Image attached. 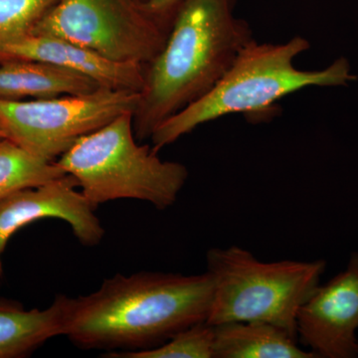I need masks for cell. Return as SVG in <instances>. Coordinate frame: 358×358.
Wrapping results in <instances>:
<instances>
[{
  "mask_svg": "<svg viewBox=\"0 0 358 358\" xmlns=\"http://www.w3.org/2000/svg\"><path fill=\"white\" fill-rule=\"evenodd\" d=\"M237 0H183L166 45L150 63L134 113L136 141L150 138L162 122L203 96L222 79L254 39L235 15Z\"/></svg>",
  "mask_w": 358,
  "mask_h": 358,
  "instance_id": "2",
  "label": "cell"
},
{
  "mask_svg": "<svg viewBox=\"0 0 358 358\" xmlns=\"http://www.w3.org/2000/svg\"><path fill=\"white\" fill-rule=\"evenodd\" d=\"M66 174L57 162L37 157L9 138L0 140V200Z\"/></svg>",
  "mask_w": 358,
  "mask_h": 358,
  "instance_id": "14",
  "label": "cell"
},
{
  "mask_svg": "<svg viewBox=\"0 0 358 358\" xmlns=\"http://www.w3.org/2000/svg\"><path fill=\"white\" fill-rule=\"evenodd\" d=\"M206 272L213 281L207 324L264 322L296 334V315L320 285L326 261L261 262L238 246L212 248Z\"/></svg>",
  "mask_w": 358,
  "mask_h": 358,
  "instance_id": "5",
  "label": "cell"
},
{
  "mask_svg": "<svg viewBox=\"0 0 358 358\" xmlns=\"http://www.w3.org/2000/svg\"><path fill=\"white\" fill-rule=\"evenodd\" d=\"M215 331L206 322L179 331L164 345L138 352L106 353L109 358H214Z\"/></svg>",
  "mask_w": 358,
  "mask_h": 358,
  "instance_id": "15",
  "label": "cell"
},
{
  "mask_svg": "<svg viewBox=\"0 0 358 358\" xmlns=\"http://www.w3.org/2000/svg\"><path fill=\"white\" fill-rule=\"evenodd\" d=\"M10 60L61 66L87 75L106 88L140 93L147 71L145 66L113 62L64 39L32 32L0 40V63Z\"/></svg>",
  "mask_w": 358,
  "mask_h": 358,
  "instance_id": "10",
  "label": "cell"
},
{
  "mask_svg": "<svg viewBox=\"0 0 358 358\" xmlns=\"http://www.w3.org/2000/svg\"><path fill=\"white\" fill-rule=\"evenodd\" d=\"M357 352H358V350H357Z\"/></svg>",
  "mask_w": 358,
  "mask_h": 358,
  "instance_id": "20",
  "label": "cell"
},
{
  "mask_svg": "<svg viewBox=\"0 0 358 358\" xmlns=\"http://www.w3.org/2000/svg\"><path fill=\"white\" fill-rule=\"evenodd\" d=\"M69 296L59 294L45 310H25L15 301L0 299V358L31 355L49 339L64 336Z\"/></svg>",
  "mask_w": 358,
  "mask_h": 358,
  "instance_id": "11",
  "label": "cell"
},
{
  "mask_svg": "<svg viewBox=\"0 0 358 358\" xmlns=\"http://www.w3.org/2000/svg\"><path fill=\"white\" fill-rule=\"evenodd\" d=\"M58 0H0V40L32 31Z\"/></svg>",
  "mask_w": 358,
  "mask_h": 358,
  "instance_id": "16",
  "label": "cell"
},
{
  "mask_svg": "<svg viewBox=\"0 0 358 358\" xmlns=\"http://www.w3.org/2000/svg\"><path fill=\"white\" fill-rule=\"evenodd\" d=\"M358 253L345 272L317 286L296 315L301 345L317 357H358Z\"/></svg>",
  "mask_w": 358,
  "mask_h": 358,
  "instance_id": "8",
  "label": "cell"
},
{
  "mask_svg": "<svg viewBox=\"0 0 358 358\" xmlns=\"http://www.w3.org/2000/svg\"><path fill=\"white\" fill-rule=\"evenodd\" d=\"M78 181L69 174L36 187L26 188L0 200V279L1 256L9 239L21 228L41 219L66 221L80 243L95 246L102 241L105 230Z\"/></svg>",
  "mask_w": 358,
  "mask_h": 358,
  "instance_id": "9",
  "label": "cell"
},
{
  "mask_svg": "<svg viewBox=\"0 0 358 358\" xmlns=\"http://www.w3.org/2000/svg\"><path fill=\"white\" fill-rule=\"evenodd\" d=\"M2 138H4V134L3 131H2L1 128H0V140H2Z\"/></svg>",
  "mask_w": 358,
  "mask_h": 358,
  "instance_id": "18",
  "label": "cell"
},
{
  "mask_svg": "<svg viewBox=\"0 0 358 358\" xmlns=\"http://www.w3.org/2000/svg\"><path fill=\"white\" fill-rule=\"evenodd\" d=\"M183 0H148L143 2L145 9L160 20L173 22L174 16Z\"/></svg>",
  "mask_w": 358,
  "mask_h": 358,
  "instance_id": "17",
  "label": "cell"
},
{
  "mask_svg": "<svg viewBox=\"0 0 358 358\" xmlns=\"http://www.w3.org/2000/svg\"><path fill=\"white\" fill-rule=\"evenodd\" d=\"M214 331V358H317L301 350L298 338L268 322H226Z\"/></svg>",
  "mask_w": 358,
  "mask_h": 358,
  "instance_id": "13",
  "label": "cell"
},
{
  "mask_svg": "<svg viewBox=\"0 0 358 358\" xmlns=\"http://www.w3.org/2000/svg\"><path fill=\"white\" fill-rule=\"evenodd\" d=\"M141 1L145 2V1H148V0H141Z\"/></svg>",
  "mask_w": 358,
  "mask_h": 358,
  "instance_id": "19",
  "label": "cell"
},
{
  "mask_svg": "<svg viewBox=\"0 0 358 358\" xmlns=\"http://www.w3.org/2000/svg\"><path fill=\"white\" fill-rule=\"evenodd\" d=\"M140 92L101 87L85 95L38 100H0L4 138L27 152L56 162L80 138L124 113L136 112Z\"/></svg>",
  "mask_w": 358,
  "mask_h": 358,
  "instance_id": "7",
  "label": "cell"
},
{
  "mask_svg": "<svg viewBox=\"0 0 358 358\" xmlns=\"http://www.w3.org/2000/svg\"><path fill=\"white\" fill-rule=\"evenodd\" d=\"M212 300L208 272L117 274L94 293L70 298L64 336L84 350H150L207 322Z\"/></svg>",
  "mask_w": 358,
  "mask_h": 358,
  "instance_id": "1",
  "label": "cell"
},
{
  "mask_svg": "<svg viewBox=\"0 0 358 358\" xmlns=\"http://www.w3.org/2000/svg\"><path fill=\"white\" fill-rule=\"evenodd\" d=\"M56 162L96 207L136 199L166 210L176 203L188 178L185 164L162 160L152 145L136 141L131 112L82 136Z\"/></svg>",
  "mask_w": 358,
  "mask_h": 358,
  "instance_id": "4",
  "label": "cell"
},
{
  "mask_svg": "<svg viewBox=\"0 0 358 358\" xmlns=\"http://www.w3.org/2000/svg\"><path fill=\"white\" fill-rule=\"evenodd\" d=\"M310 48V41L301 36L282 43L252 40L208 93L155 129L152 147L159 152L197 127L228 115L243 114L255 122L256 115L271 113L282 98L308 87H343L357 81L345 57L322 70L298 69L294 60Z\"/></svg>",
  "mask_w": 358,
  "mask_h": 358,
  "instance_id": "3",
  "label": "cell"
},
{
  "mask_svg": "<svg viewBox=\"0 0 358 358\" xmlns=\"http://www.w3.org/2000/svg\"><path fill=\"white\" fill-rule=\"evenodd\" d=\"M101 87L87 75L61 66L23 60L0 63V100L85 95Z\"/></svg>",
  "mask_w": 358,
  "mask_h": 358,
  "instance_id": "12",
  "label": "cell"
},
{
  "mask_svg": "<svg viewBox=\"0 0 358 358\" xmlns=\"http://www.w3.org/2000/svg\"><path fill=\"white\" fill-rule=\"evenodd\" d=\"M171 25L148 13L141 0H58L31 32L64 39L113 62L148 67Z\"/></svg>",
  "mask_w": 358,
  "mask_h": 358,
  "instance_id": "6",
  "label": "cell"
}]
</instances>
